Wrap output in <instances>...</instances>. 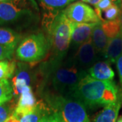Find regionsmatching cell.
Returning <instances> with one entry per match:
<instances>
[{
	"instance_id": "e575fe53",
	"label": "cell",
	"mask_w": 122,
	"mask_h": 122,
	"mask_svg": "<svg viewBox=\"0 0 122 122\" xmlns=\"http://www.w3.org/2000/svg\"><path fill=\"white\" fill-rule=\"evenodd\" d=\"M121 22H122V15H121Z\"/></svg>"
},
{
	"instance_id": "4316f807",
	"label": "cell",
	"mask_w": 122,
	"mask_h": 122,
	"mask_svg": "<svg viewBox=\"0 0 122 122\" xmlns=\"http://www.w3.org/2000/svg\"><path fill=\"white\" fill-rule=\"evenodd\" d=\"M116 66H117L118 73L119 75L120 81L122 83V54L119 57V58L116 61Z\"/></svg>"
},
{
	"instance_id": "603a6c76",
	"label": "cell",
	"mask_w": 122,
	"mask_h": 122,
	"mask_svg": "<svg viewBox=\"0 0 122 122\" xmlns=\"http://www.w3.org/2000/svg\"><path fill=\"white\" fill-rule=\"evenodd\" d=\"M113 4L112 0H100L96 5H94V11L102 22L104 20L102 17V12L109 8Z\"/></svg>"
},
{
	"instance_id": "5b68a950",
	"label": "cell",
	"mask_w": 122,
	"mask_h": 122,
	"mask_svg": "<svg viewBox=\"0 0 122 122\" xmlns=\"http://www.w3.org/2000/svg\"><path fill=\"white\" fill-rule=\"evenodd\" d=\"M50 50L47 37L41 33L29 35L23 39L16 50L20 61L28 63H37L42 61Z\"/></svg>"
},
{
	"instance_id": "7402d4cb",
	"label": "cell",
	"mask_w": 122,
	"mask_h": 122,
	"mask_svg": "<svg viewBox=\"0 0 122 122\" xmlns=\"http://www.w3.org/2000/svg\"><path fill=\"white\" fill-rule=\"evenodd\" d=\"M122 11L120 7L115 4H113L109 8L104 12V17L105 20H113L121 17Z\"/></svg>"
},
{
	"instance_id": "1f68e13d",
	"label": "cell",
	"mask_w": 122,
	"mask_h": 122,
	"mask_svg": "<svg viewBox=\"0 0 122 122\" xmlns=\"http://www.w3.org/2000/svg\"><path fill=\"white\" fill-rule=\"evenodd\" d=\"M16 1V0H0V2H5V1Z\"/></svg>"
},
{
	"instance_id": "5bb4252c",
	"label": "cell",
	"mask_w": 122,
	"mask_h": 122,
	"mask_svg": "<svg viewBox=\"0 0 122 122\" xmlns=\"http://www.w3.org/2000/svg\"><path fill=\"white\" fill-rule=\"evenodd\" d=\"M122 54V29L115 37L109 40L103 56L107 62L115 63Z\"/></svg>"
},
{
	"instance_id": "8992f818",
	"label": "cell",
	"mask_w": 122,
	"mask_h": 122,
	"mask_svg": "<svg viewBox=\"0 0 122 122\" xmlns=\"http://www.w3.org/2000/svg\"><path fill=\"white\" fill-rule=\"evenodd\" d=\"M20 0L0 2V26L25 20L30 23L35 17L33 10L21 4Z\"/></svg>"
},
{
	"instance_id": "d4e9b609",
	"label": "cell",
	"mask_w": 122,
	"mask_h": 122,
	"mask_svg": "<svg viewBox=\"0 0 122 122\" xmlns=\"http://www.w3.org/2000/svg\"><path fill=\"white\" fill-rule=\"evenodd\" d=\"M39 122H63L60 116L55 112L45 113L41 118Z\"/></svg>"
},
{
	"instance_id": "d6a6232c",
	"label": "cell",
	"mask_w": 122,
	"mask_h": 122,
	"mask_svg": "<svg viewBox=\"0 0 122 122\" xmlns=\"http://www.w3.org/2000/svg\"><path fill=\"white\" fill-rule=\"evenodd\" d=\"M3 104H5L4 102H3V101H1V100H0V105H3Z\"/></svg>"
},
{
	"instance_id": "6da1fadb",
	"label": "cell",
	"mask_w": 122,
	"mask_h": 122,
	"mask_svg": "<svg viewBox=\"0 0 122 122\" xmlns=\"http://www.w3.org/2000/svg\"><path fill=\"white\" fill-rule=\"evenodd\" d=\"M44 25L47 31V39L51 56L47 62L60 63L69 52L72 35L73 22L66 16L63 10L58 14L46 13Z\"/></svg>"
},
{
	"instance_id": "9c48e42d",
	"label": "cell",
	"mask_w": 122,
	"mask_h": 122,
	"mask_svg": "<svg viewBox=\"0 0 122 122\" xmlns=\"http://www.w3.org/2000/svg\"><path fill=\"white\" fill-rule=\"evenodd\" d=\"M98 23H74L72 24V35L70 48L77 50L85 42L91 39L94 26Z\"/></svg>"
},
{
	"instance_id": "83f0119b",
	"label": "cell",
	"mask_w": 122,
	"mask_h": 122,
	"mask_svg": "<svg viewBox=\"0 0 122 122\" xmlns=\"http://www.w3.org/2000/svg\"><path fill=\"white\" fill-rule=\"evenodd\" d=\"M5 122H20L19 119H18L16 116H15L14 115L12 114V115H10V116L7 119V120H6Z\"/></svg>"
},
{
	"instance_id": "30bf717a",
	"label": "cell",
	"mask_w": 122,
	"mask_h": 122,
	"mask_svg": "<svg viewBox=\"0 0 122 122\" xmlns=\"http://www.w3.org/2000/svg\"><path fill=\"white\" fill-rule=\"evenodd\" d=\"M38 104L30 86H26L22 89L17 106L12 114L19 117L30 113L35 111Z\"/></svg>"
},
{
	"instance_id": "ba28073f",
	"label": "cell",
	"mask_w": 122,
	"mask_h": 122,
	"mask_svg": "<svg viewBox=\"0 0 122 122\" xmlns=\"http://www.w3.org/2000/svg\"><path fill=\"white\" fill-rule=\"evenodd\" d=\"M70 61L79 71L87 72V70L98 61V54L93 46L92 39H89L79 46Z\"/></svg>"
},
{
	"instance_id": "ac0fdd59",
	"label": "cell",
	"mask_w": 122,
	"mask_h": 122,
	"mask_svg": "<svg viewBox=\"0 0 122 122\" xmlns=\"http://www.w3.org/2000/svg\"><path fill=\"white\" fill-rule=\"evenodd\" d=\"M41 7L46 12L59 13L66 8L72 0H39Z\"/></svg>"
},
{
	"instance_id": "4fadbf2b",
	"label": "cell",
	"mask_w": 122,
	"mask_h": 122,
	"mask_svg": "<svg viewBox=\"0 0 122 122\" xmlns=\"http://www.w3.org/2000/svg\"><path fill=\"white\" fill-rule=\"evenodd\" d=\"M122 105V90L117 100L111 105L105 107L94 118L93 122H116Z\"/></svg>"
},
{
	"instance_id": "52a82bcc",
	"label": "cell",
	"mask_w": 122,
	"mask_h": 122,
	"mask_svg": "<svg viewBox=\"0 0 122 122\" xmlns=\"http://www.w3.org/2000/svg\"><path fill=\"white\" fill-rule=\"evenodd\" d=\"M66 16L74 23H99L102 21L89 5L78 1L68 5L64 10Z\"/></svg>"
},
{
	"instance_id": "3957f363",
	"label": "cell",
	"mask_w": 122,
	"mask_h": 122,
	"mask_svg": "<svg viewBox=\"0 0 122 122\" xmlns=\"http://www.w3.org/2000/svg\"><path fill=\"white\" fill-rule=\"evenodd\" d=\"M44 77L57 95L73 98L81 79L87 74L81 71L70 60L60 63L46 62L41 66Z\"/></svg>"
},
{
	"instance_id": "d6986e66",
	"label": "cell",
	"mask_w": 122,
	"mask_h": 122,
	"mask_svg": "<svg viewBox=\"0 0 122 122\" xmlns=\"http://www.w3.org/2000/svg\"><path fill=\"white\" fill-rule=\"evenodd\" d=\"M16 66L14 61H0V80L11 78L16 71Z\"/></svg>"
},
{
	"instance_id": "836d02e7",
	"label": "cell",
	"mask_w": 122,
	"mask_h": 122,
	"mask_svg": "<svg viewBox=\"0 0 122 122\" xmlns=\"http://www.w3.org/2000/svg\"><path fill=\"white\" fill-rule=\"evenodd\" d=\"M73 1H75V0H72ZM79 1H84V2H87V0H79Z\"/></svg>"
},
{
	"instance_id": "9a60e30c",
	"label": "cell",
	"mask_w": 122,
	"mask_h": 122,
	"mask_svg": "<svg viewBox=\"0 0 122 122\" xmlns=\"http://www.w3.org/2000/svg\"><path fill=\"white\" fill-rule=\"evenodd\" d=\"M91 39L97 54H100L103 55L109 39L106 36L102 29L101 22L98 23L94 26L92 33Z\"/></svg>"
},
{
	"instance_id": "ffe728a7",
	"label": "cell",
	"mask_w": 122,
	"mask_h": 122,
	"mask_svg": "<svg viewBox=\"0 0 122 122\" xmlns=\"http://www.w3.org/2000/svg\"><path fill=\"white\" fill-rule=\"evenodd\" d=\"M44 114L45 113L43 105L39 103L34 111L18 118L20 122H39L41 118L42 117Z\"/></svg>"
},
{
	"instance_id": "277c9868",
	"label": "cell",
	"mask_w": 122,
	"mask_h": 122,
	"mask_svg": "<svg viewBox=\"0 0 122 122\" xmlns=\"http://www.w3.org/2000/svg\"><path fill=\"white\" fill-rule=\"evenodd\" d=\"M45 100L63 122H91L86 107L79 100L54 94H47Z\"/></svg>"
},
{
	"instance_id": "8fae6325",
	"label": "cell",
	"mask_w": 122,
	"mask_h": 122,
	"mask_svg": "<svg viewBox=\"0 0 122 122\" xmlns=\"http://www.w3.org/2000/svg\"><path fill=\"white\" fill-rule=\"evenodd\" d=\"M87 73L92 78L100 81H113L115 77L113 70L107 61H97Z\"/></svg>"
},
{
	"instance_id": "f546056e",
	"label": "cell",
	"mask_w": 122,
	"mask_h": 122,
	"mask_svg": "<svg viewBox=\"0 0 122 122\" xmlns=\"http://www.w3.org/2000/svg\"><path fill=\"white\" fill-rule=\"evenodd\" d=\"M112 1H113V2L114 4H117V5H119V7H120V6H122V5H121V3H120V1H119V0H112Z\"/></svg>"
},
{
	"instance_id": "484cf974",
	"label": "cell",
	"mask_w": 122,
	"mask_h": 122,
	"mask_svg": "<svg viewBox=\"0 0 122 122\" xmlns=\"http://www.w3.org/2000/svg\"><path fill=\"white\" fill-rule=\"evenodd\" d=\"M11 110L8 105L3 104L0 105V122H5L11 115Z\"/></svg>"
},
{
	"instance_id": "2e32d148",
	"label": "cell",
	"mask_w": 122,
	"mask_h": 122,
	"mask_svg": "<svg viewBox=\"0 0 122 122\" xmlns=\"http://www.w3.org/2000/svg\"><path fill=\"white\" fill-rule=\"evenodd\" d=\"M20 39V35L12 29L0 27V45L15 48Z\"/></svg>"
},
{
	"instance_id": "7a4b0ae2",
	"label": "cell",
	"mask_w": 122,
	"mask_h": 122,
	"mask_svg": "<svg viewBox=\"0 0 122 122\" xmlns=\"http://www.w3.org/2000/svg\"><path fill=\"white\" fill-rule=\"evenodd\" d=\"M121 91L113 81L97 80L86 74L80 81L73 98L89 109L105 107L115 102Z\"/></svg>"
},
{
	"instance_id": "cb8c5ba5",
	"label": "cell",
	"mask_w": 122,
	"mask_h": 122,
	"mask_svg": "<svg viewBox=\"0 0 122 122\" xmlns=\"http://www.w3.org/2000/svg\"><path fill=\"white\" fill-rule=\"evenodd\" d=\"M14 48L0 45V61L10 60L14 55Z\"/></svg>"
},
{
	"instance_id": "e0dca14e",
	"label": "cell",
	"mask_w": 122,
	"mask_h": 122,
	"mask_svg": "<svg viewBox=\"0 0 122 122\" xmlns=\"http://www.w3.org/2000/svg\"><path fill=\"white\" fill-rule=\"evenodd\" d=\"M101 26L108 39H113L121 32L122 29L121 17L113 20H104L101 22Z\"/></svg>"
},
{
	"instance_id": "d590c367",
	"label": "cell",
	"mask_w": 122,
	"mask_h": 122,
	"mask_svg": "<svg viewBox=\"0 0 122 122\" xmlns=\"http://www.w3.org/2000/svg\"><path fill=\"white\" fill-rule=\"evenodd\" d=\"M120 1V3H121V5H122V0H119Z\"/></svg>"
},
{
	"instance_id": "7c38bea8",
	"label": "cell",
	"mask_w": 122,
	"mask_h": 122,
	"mask_svg": "<svg viewBox=\"0 0 122 122\" xmlns=\"http://www.w3.org/2000/svg\"><path fill=\"white\" fill-rule=\"evenodd\" d=\"M31 75L29 70L25 65L20 64L16 71V75L12 79L13 94L20 96L22 89L26 86H30Z\"/></svg>"
},
{
	"instance_id": "4dcf8cb0",
	"label": "cell",
	"mask_w": 122,
	"mask_h": 122,
	"mask_svg": "<svg viewBox=\"0 0 122 122\" xmlns=\"http://www.w3.org/2000/svg\"><path fill=\"white\" fill-rule=\"evenodd\" d=\"M116 122H122V115L120 116L119 118H117V120Z\"/></svg>"
},
{
	"instance_id": "44dd1931",
	"label": "cell",
	"mask_w": 122,
	"mask_h": 122,
	"mask_svg": "<svg viewBox=\"0 0 122 122\" xmlns=\"http://www.w3.org/2000/svg\"><path fill=\"white\" fill-rule=\"evenodd\" d=\"M13 88L8 79L0 80V100L4 103L8 102L13 96Z\"/></svg>"
},
{
	"instance_id": "f1b7e54d",
	"label": "cell",
	"mask_w": 122,
	"mask_h": 122,
	"mask_svg": "<svg viewBox=\"0 0 122 122\" xmlns=\"http://www.w3.org/2000/svg\"><path fill=\"white\" fill-rule=\"evenodd\" d=\"M100 0H87V3H90V4L93 5L94 6L96 5Z\"/></svg>"
}]
</instances>
